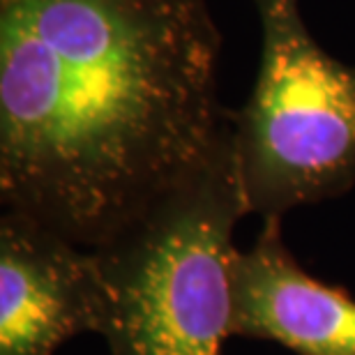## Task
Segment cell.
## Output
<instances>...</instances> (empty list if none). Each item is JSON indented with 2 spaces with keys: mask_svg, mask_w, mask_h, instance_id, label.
<instances>
[{
  "mask_svg": "<svg viewBox=\"0 0 355 355\" xmlns=\"http://www.w3.org/2000/svg\"><path fill=\"white\" fill-rule=\"evenodd\" d=\"M231 337L268 339L297 355H355V297L311 277L266 217L252 250L233 261Z\"/></svg>",
  "mask_w": 355,
  "mask_h": 355,
  "instance_id": "cell-5",
  "label": "cell"
},
{
  "mask_svg": "<svg viewBox=\"0 0 355 355\" xmlns=\"http://www.w3.org/2000/svg\"><path fill=\"white\" fill-rule=\"evenodd\" d=\"M261 62L231 113L247 208L284 217L355 182V67L314 40L297 0H254Z\"/></svg>",
  "mask_w": 355,
  "mask_h": 355,
  "instance_id": "cell-3",
  "label": "cell"
},
{
  "mask_svg": "<svg viewBox=\"0 0 355 355\" xmlns=\"http://www.w3.org/2000/svg\"><path fill=\"white\" fill-rule=\"evenodd\" d=\"M102 284L92 250L5 212L0 219V355H53L99 330Z\"/></svg>",
  "mask_w": 355,
  "mask_h": 355,
  "instance_id": "cell-4",
  "label": "cell"
},
{
  "mask_svg": "<svg viewBox=\"0 0 355 355\" xmlns=\"http://www.w3.org/2000/svg\"><path fill=\"white\" fill-rule=\"evenodd\" d=\"M208 0H0V196L97 250L229 127Z\"/></svg>",
  "mask_w": 355,
  "mask_h": 355,
  "instance_id": "cell-1",
  "label": "cell"
},
{
  "mask_svg": "<svg viewBox=\"0 0 355 355\" xmlns=\"http://www.w3.org/2000/svg\"><path fill=\"white\" fill-rule=\"evenodd\" d=\"M250 215L233 120L210 157L106 245L97 335L111 355H222L231 337L233 231Z\"/></svg>",
  "mask_w": 355,
  "mask_h": 355,
  "instance_id": "cell-2",
  "label": "cell"
}]
</instances>
